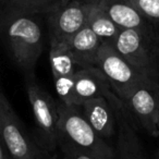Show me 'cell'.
Here are the masks:
<instances>
[{
	"mask_svg": "<svg viewBox=\"0 0 159 159\" xmlns=\"http://www.w3.org/2000/svg\"><path fill=\"white\" fill-rule=\"evenodd\" d=\"M36 14L0 11V42L25 79L35 76L44 48V33Z\"/></svg>",
	"mask_w": 159,
	"mask_h": 159,
	"instance_id": "1",
	"label": "cell"
},
{
	"mask_svg": "<svg viewBox=\"0 0 159 159\" xmlns=\"http://www.w3.org/2000/svg\"><path fill=\"white\" fill-rule=\"evenodd\" d=\"M58 142H66L95 159H117L115 146L97 134L80 107L58 104Z\"/></svg>",
	"mask_w": 159,
	"mask_h": 159,
	"instance_id": "2",
	"label": "cell"
},
{
	"mask_svg": "<svg viewBox=\"0 0 159 159\" xmlns=\"http://www.w3.org/2000/svg\"><path fill=\"white\" fill-rule=\"evenodd\" d=\"M25 85L35 122L36 144L52 156L58 149V104L36 82V77L25 79Z\"/></svg>",
	"mask_w": 159,
	"mask_h": 159,
	"instance_id": "3",
	"label": "cell"
},
{
	"mask_svg": "<svg viewBox=\"0 0 159 159\" xmlns=\"http://www.w3.org/2000/svg\"><path fill=\"white\" fill-rule=\"evenodd\" d=\"M122 102L148 134L158 136L159 76L143 75Z\"/></svg>",
	"mask_w": 159,
	"mask_h": 159,
	"instance_id": "4",
	"label": "cell"
},
{
	"mask_svg": "<svg viewBox=\"0 0 159 159\" xmlns=\"http://www.w3.org/2000/svg\"><path fill=\"white\" fill-rule=\"evenodd\" d=\"M0 137L12 159H43V150L26 133L1 87Z\"/></svg>",
	"mask_w": 159,
	"mask_h": 159,
	"instance_id": "5",
	"label": "cell"
},
{
	"mask_svg": "<svg viewBox=\"0 0 159 159\" xmlns=\"http://www.w3.org/2000/svg\"><path fill=\"white\" fill-rule=\"evenodd\" d=\"M156 40L131 29H121L112 46L129 63L143 73L159 76Z\"/></svg>",
	"mask_w": 159,
	"mask_h": 159,
	"instance_id": "6",
	"label": "cell"
},
{
	"mask_svg": "<svg viewBox=\"0 0 159 159\" xmlns=\"http://www.w3.org/2000/svg\"><path fill=\"white\" fill-rule=\"evenodd\" d=\"M96 66H98L106 75L113 92L121 102L125 99L131 89L142 79V76L146 74L129 63L113 48L112 45L108 43H102L100 46L96 59Z\"/></svg>",
	"mask_w": 159,
	"mask_h": 159,
	"instance_id": "7",
	"label": "cell"
},
{
	"mask_svg": "<svg viewBox=\"0 0 159 159\" xmlns=\"http://www.w3.org/2000/svg\"><path fill=\"white\" fill-rule=\"evenodd\" d=\"M89 3L82 0H69L55 11L47 14L50 42L68 43L86 25Z\"/></svg>",
	"mask_w": 159,
	"mask_h": 159,
	"instance_id": "8",
	"label": "cell"
},
{
	"mask_svg": "<svg viewBox=\"0 0 159 159\" xmlns=\"http://www.w3.org/2000/svg\"><path fill=\"white\" fill-rule=\"evenodd\" d=\"M121 104V99L112 94L92 98L85 102L80 109L97 134L109 142L117 135L118 112Z\"/></svg>",
	"mask_w": 159,
	"mask_h": 159,
	"instance_id": "9",
	"label": "cell"
},
{
	"mask_svg": "<svg viewBox=\"0 0 159 159\" xmlns=\"http://www.w3.org/2000/svg\"><path fill=\"white\" fill-rule=\"evenodd\" d=\"M116 94L106 75L98 66H83L76 70L71 81L66 105L81 107L85 102L98 96Z\"/></svg>",
	"mask_w": 159,
	"mask_h": 159,
	"instance_id": "10",
	"label": "cell"
},
{
	"mask_svg": "<svg viewBox=\"0 0 159 159\" xmlns=\"http://www.w3.org/2000/svg\"><path fill=\"white\" fill-rule=\"evenodd\" d=\"M98 3L119 27L135 30L152 39H157L156 24L147 20L131 0H98Z\"/></svg>",
	"mask_w": 159,
	"mask_h": 159,
	"instance_id": "11",
	"label": "cell"
},
{
	"mask_svg": "<svg viewBox=\"0 0 159 159\" xmlns=\"http://www.w3.org/2000/svg\"><path fill=\"white\" fill-rule=\"evenodd\" d=\"M131 119L132 117L122 102L118 112V130L115 143L116 158L145 159L141 142Z\"/></svg>",
	"mask_w": 159,
	"mask_h": 159,
	"instance_id": "12",
	"label": "cell"
},
{
	"mask_svg": "<svg viewBox=\"0 0 159 159\" xmlns=\"http://www.w3.org/2000/svg\"><path fill=\"white\" fill-rule=\"evenodd\" d=\"M77 66H96V59L102 42L87 25L81 29L66 43Z\"/></svg>",
	"mask_w": 159,
	"mask_h": 159,
	"instance_id": "13",
	"label": "cell"
},
{
	"mask_svg": "<svg viewBox=\"0 0 159 159\" xmlns=\"http://www.w3.org/2000/svg\"><path fill=\"white\" fill-rule=\"evenodd\" d=\"M86 25L102 39V43L112 45L119 35V27L106 13L99 3H89Z\"/></svg>",
	"mask_w": 159,
	"mask_h": 159,
	"instance_id": "14",
	"label": "cell"
},
{
	"mask_svg": "<svg viewBox=\"0 0 159 159\" xmlns=\"http://www.w3.org/2000/svg\"><path fill=\"white\" fill-rule=\"evenodd\" d=\"M49 61L53 81L72 76L81 66H77L66 43L50 42Z\"/></svg>",
	"mask_w": 159,
	"mask_h": 159,
	"instance_id": "15",
	"label": "cell"
},
{
	"mask_svg": "<svg viewBox=\"0 0 159 159\" xmlns=\"http://www.w3.org/2000/svg\"><path fill=\"white\" fill-rule=\"evenodd\" d=\"M68 1L69 0H8L0 11L47 16Z\"/></svg>",
	"mask_w": 159,
	"mask_h": 159,
	"instance_id": "16",
	"label": "cell"
},
{
	"mask_svg": "<svg viewBox=\"0 0 159 159\" xmlns=\"http://www.w3.org/2000/svg\"><path fill=\"white\" fill-rule=\"evenodd\" d=\"M137 10L154 24L159 23V0H131Z\"/></svg>",
	"mask_w": 159,
	"mask_h": 159,
	"instance_id": "17",
	"label": "cell"
},
{
	"mask_svg": "<svg viewBox=\"0 0 159 159\" xmlns=\"http://www.w3.org/2000/svg\"><path fill=\"white\" fill-rule=\"evenodd\" d=\"M57 152V159H95L91 155L66 142H58Z\"/></svg>",
	"mask_w": 159,
	"mask_h": 159,
	"instance_id": "18",
	"label": "cell"
},
{
	"mask_svg": "<svg viewBox=\"0 0 159 159\" xmlns=\"http://www.w3.org/2000/svg\"><path fill=\"white\" fill-rule=\"evenodd\" d=\"M0 159H12L9 152H8L7 147H6L5 144H3L1 137H0Z\"/></svg>",
	"mask_w": 159,
	"mask_h": 159,
	"instance_id": "19",
	"label": "cell"
},
{
	"mask_svg": "<svg viewBox=\"0 0 159 159\" xmlns=\"http://www.w3.org/2000/svg\"><path fill=\"white\" fill-rule=\"evenodd\" d=\"M156 48H157V57L159 62V30H157V40H156Z\"/></svg>",
	"mask_w": 159,
	"mask_h": 159,
	"instance_id": "20",
	"label": "cell"
},
{
	"mask_svg": "<svg viewBox=\"0 0 159 159\" xmlns=\"http://www.w3.org/2000/svg\"><path fill=\"white\" fill-rule=\"evenodd\" d=\"M7 1H8V0H0V10L5 7L6 3H7Z\"/></svg>",
	"mask_w": 159,
	"mask_h": 159,
	"instance_id": "21",
	"label": "cell"
},
{
	"mask_svg": "<svg viewBox=\"0 0 159 159\" xmlns=\"http://www.w3.org/2000/svg\"><path fill=\"white\" fill-rule=\"evenodd\" d=\"M86 3H98V0H82Z\"/></svg>",
	"mask_w": 159,
	"mask_h": 159,
	"instance_id": "22",
	"label": "cell"
},
{
	"mask_svg": "<svg viewBox=\"0 0 159 159\" xmlns=\"http://www.w3.org/2000/svg\"><path fill=\"white\" fill-rule=\"evenodd\" d=\"M155 159H159V150H157L156 154H155Z\"/></svg>",
	"mask_w": 159,
	"mask_h": 159,
	"instance_id": "23",
	"label": "cell"
},
{
	"mask_svg": "<svg viewBox=\"0 0 159 159\" xmlns=\"http://www.w3.org/2000/svg\"><path fill=\"white\" fill-rule=\"evenodd\" d=\"M157 128H158V136H159V119H158V124H157Z\"/></svg>",
	"mask_w": 159,
	"mask_h": 159,
	"instance_id": "24",
	"label": "cell"
}]
</instances>
